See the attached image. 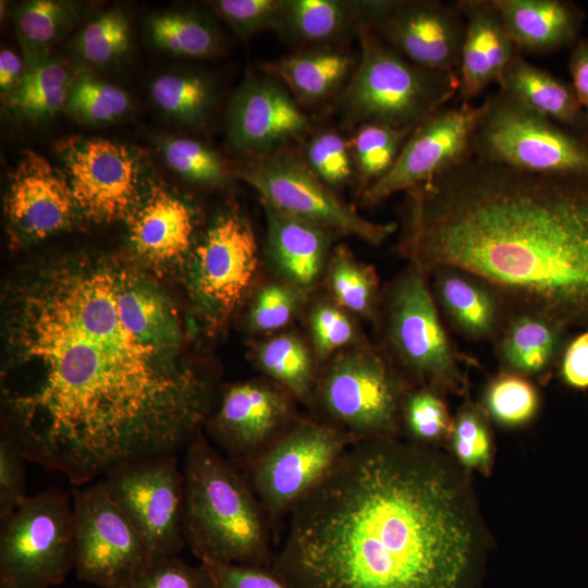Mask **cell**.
<instances>
[{"mask_svg": "<svg viewBox=\"0 0 588 588\" xmlns=\"http://www.w3.org/2000/svg\"><path fill=\"white\" fill-rule=\"evenodd\" d=\"M387 8L388 0H283L278 32L296 42L330 46L352 32L372 29Z\"/></svg>", "mask_w": 588, "mask_h": 588, "instance_id": "26", "label": "cell"}, {"mask_svg": "<svg viewBox=\"0 0 588 588\" xmlns=\"http://www.w3.org/2000/svg\"><path fill=\"white\" fill-rule=\"evenodd\" d=\"M238 176L257 191L262 203L332 234L355 236L378 246L396 231L395 223H378L360 216L311 171L304 158L284 148L254 158Z\"/></svg>", "mask_w": 588, "mask_h": 588, "instance_id": "11", "label": "cell"}, {"mask_svg": "<svg viewBox=\"0 0 588 588\" xmlns=\"http://www.w3.org/2000/svg\"><path fill=\"white\" fill-rule=\"evenodd\" d=\"M1 371L4 430L27 461L76 487L201 432L213 389L179 315L135 266L78 256L10 292Z\"/></svg>", "mask_w": 588, "mask_h": 588, "instance_id": "1", "label": "cell"}, {"mask_svg": "<svg viewBox=\"0 0 588 588\" xmlns=\"http://www.w3.org/2000/svg\"><path fill=\"white\" fill-rule=\"evenodd\" d=\"M155 103L172 118L198 124L206 120L213 101L210 83L195 74H164L150 86Z\"/></svg>", "mask_w": 588, "mask_h": 588, "instance_id": "37", "label": "cell"}, {"mask_svg": "<svg viewBox=\"0 0 588 588\" xmlns=\"http://www.w3.org/2000/svg\"><path fill=\"white\" fill-rule=\"evenodd\" d=\"M25 461L16 440L4 430L0 439V520L28 497L25 492Z\"/></svg>", "mask_w": 588, "mask_h": 588, "instance_id": "47", "label": "cell"}, {"mask_svg": "<svg viewBox=\"0 0 588 588\" xmlns=\"http://www.w3.org/2000/svg\"><path fill=\"white\" fill-rule=\"evenodd\" d=\"M152 42L160 49L187 58H207L220 49L215 27L191 13L170 12L154 16L148 23Z\"/></svg>", "mask_w": 588, "mask_h": 588, "instance_id": "35", "label": "cell"}, {"mask_svg": "<svg viewBox=\"0 0 588 588\" xmlns=\"http://www.w3.org/2000/svg\"><path fill=\"white\" fill-rule=\"evenodd\" d=\"M327 280L333 302L347 313L379 322L381 301L376 269L339 244L329 256Z\"/></svg>", "mask_w": 588, "mask_h": 588, "instance_id": "31", "label": "cell"}, {"mask_svg": "<svg viewBox=\"0 0 588 588\" xmlns=\"http://www.w3.org/2000/svg\"><path fill=\"white\" fill-rule=\"evenodd\" d=\"M567 331L566 326L544 314L513 307L492 343L500 371L547 383L558 368Z\"/></svg>", "mask_w": 588, "mask_h": 588, "instance_id": "23", "label": "cell"}, {"mask_svg": "<svg viewBox=\"0 0 588 588\" xmlns=\"http://www.w3.org/2000/svg\"><path fill=\"white\" fill-rule=\"evenodd\" d=\"M413 130L380 123L359 125L350 140L359 193L392 169Z\"/></svg>", "mask_w": 588, "mask_h": 588, "instance_id": "33", "label": "cell"}, {"mask_svg": "<svg viewBox=\"0 0 588 588\" xmlns=\"http://www.w3.org/2000/svg\"><path fill=\"white\" fill-rule=\"evenodd\" d=\"M406 194L399 249L408 261L469 270L512 307L588 328V175L473 157Z\"/></svg>", "mask_w": 588, "mask_h": 588, "instance_id": "3", "label": "cell"}, {"mask_svg": "<svg viewBox=\"0 0 588 588\" xmlns=\"http://www.w3.org/2000/svg\"><path fill=\"white\" fill-rule=\"evenodd\" d=\"M128 588H216L206 564L191 565L177 556L151 563Z\"/></svg>", "mask_w": 588, "mask_h": 588, "instance_id": "46", "label": "cell"}, {"mask_svg": "<svg viewBox=\"0 0 588 588\" xmlns=\"http://www.w3.org/2000/svg\"><path fill=\"white\" fill-rule=\"evenodd\" d=\"M483 106H445L419 123L403 145L392 169L360 193L364 207H376L396 193H408L469 160L473 136Z\"/></svg>", "mask_w": 588, "mask_h": 588, "instance_id": "14", "label": "cell"}, {"mask_svg": "<svg viewBox=\"0 0 588 588\" xmlns=\"http://www.w3.org/2000/svg\"><path fill=\"white\" fill-rule=\"evenodd\" d=\"M23 63L20 57L9 49L0 52V88L2 93H11L19 86L23 77Z\"/></svg>", "mask_w": 588, "mask_h": 588, "instance_id": "52", "label": "cell"}, {"mask_svg": "<svg viewBox=\"0 0 588 588\" xmlns=\"http://www.w3.org/2000/svg\"><path fill=\"white\" fill-rule=\"evenodd\" d=\"M491 419L482 405L465 395L454 419L449 444L455 461L465 470L490 475L494 458Z\"/></svg>", "mask_w": 588, "mask_h": 588, "instance_id": "34", "label": "cell"}, {"mask_svg": "<svg viewBox=\"0 0 588 588\" xmlns=\"http://www.w3.org/2000/svg\"><path fill=\"white\" fill-rule=\"evenodd\" d=\"M379 322L381 347L412 385L444 394L466 395L467 376L462 355L451 339L434 302L430 274L408 261L382 294Z\"/></svg>", "mask_w": 588, "mask_h": 588, "instance_id": "5", "label": "cell"}, {"mask_svg": "<svg viewBox=\"0 0 588 588\" xmlns=\"http://www.w3.org/2000/svg\"><path fill=\"white\" fill-rule=\"evenodd\" d=\"M185 544L200 560L272 567L274 535L243 469L199 432L183 464Z\"/></svg>", "mask_w": 588, "mask_h": 588, "instance_id": "4", "label": "cell"}, {"mask_svg": "<svg viewBox=\"0 0 588 588\" xmlns=\"http://www.w3.org/2000/svg\"><path fill=\"white\" fill-rule=\"evenodd\" d=\"M71 4L56 0H32L24 2L16 11L20 30L29 41L48 44L57 38L73 21Z\"/></svg>", "mask_w": 588, "mask_h": 588, "instance_id": "44", "label": "cell"}, {"mask_svg": "<svg viewBox=\"0 0 588 588\" xmlns=\"http://www.w3.org/2000/svg\"><path fill=\"white\" fill-rule=\"evenodd\" d=\"M527 107L588 138V120L572 84L516 52L499 86Z\"/></svg>", "mask_w": 588, "mask_h": 588, "instance_id": "28", "label": "cell"}, {"mask_svg": "<svg viewBox=\"0 0 588 588\" xmlns=\"http://www.w3.org/2000/svg\"><path fill=\"white\" fill-rule=\"evenodd\" d=\"M102 480L142 537L151 563L177 556L185 539L184 474L176 454L124 463L111 469Z\"/></svg>", "mask_w": 588, "mask_h": 588, "instance_id": "13", "label": "cell"}, {"mask_svg": "<svg viewBox=\"0 0 588 588\" xmlns=\"http://www.w3.org/2000/svg\"><path fill=\"white\" fill-rule=\"evenodd\" d=\"M69 88L66 86H29L19 84L10 94L9 103L17 112L28 118H48L56 114L66 105Z\"/></svg>", "mask_w": 588, "mask_h": 588, "instance_id": "48", "label": "cell"}, {"mask_svg": "<svg viewBox=\"0 0 588 588\" xmlns=\"http://www.w3.org/2000/svg\"><path fill=\"white\" fill-rule=\"evenodd\" d=\"M130 100L119 87L81 75L69 88L66 107L70 112L89 122H110L126 112Z\"/></svg>", "mask_w": 588, "mask_h": 588, "instance_id": "38", "label": "cell"}, {"mask_svg": "<svg viewBox=\"0 0 588 588\" xmlns=\"http://www.w3.org/2000/svg\"><path fill=\"white\" fill-rule=\"evenodd\" d=\"M357 60L345 50L316 46L262 65L267 75L285 85L304 105H316L348 82Z\"/></svg>", "mask_w": 588, "mask_h": 588, "instance_id": "29", "label": "cell"}, {"mask_svg": "<svg viewBox=\"0 0 588 588\" xmlns=\"http://www.w3.org/2000/svg\"><path fill=\"white\" fill-rule=\"evenodd\" d=\"M74 568L73 511L57 490L28 495L0 531V588H49Z\"/></svg>", "mask_w": 588, "mask_h": 588, "instance_id": "10", "label": "cell"}, {"mask_svg": "<svg viewBox=\"0 0 588 588\" xmlns=\"http://www.w3.org/2000/svg\"><path fill=\"white\" fill-rule=\"evenodd\" d=\"M473 136L474 158L516 171L588 175V138L504 90L490 95Z\"/></svg>", "mask_w": 588, "mask_h": 588, "instance_id": "8", "label": "cell"}, {"mask_svg": "<svg viewBox=\"0 0 588 588\" xmlns=\"http://www.w3.org/2000/svg\"><path fill=\"white\" fill-rule=\"evenodd\" d=\"M411 387L381 347L363 342L329 359L310 405L355 442L400 439L402 404Z\"/></svg>", "mask_w": 588, "mask_h": 588, "instance_id": "7", "label": "cell"}, {"mask_svg": "<svg viewBox=\"0 0 588 588\" xmlns=\"http://www.w3.org/2000/svg\"><path fill=\"white\" fill-rule=\"evenodd\" d=\"M60 155L78 210L100 222L131 213L139 172L127 148L103 138L72 137L60 145Z\"/></svg>", "mask_w": 588, "mask_h": 588, "instance_id": "16", "label": "cell"}, {"mask_svg": "<svg viewBox=\"0 0 588 588\" xmlns=\"http://www.w3.org/2000/svg\"><path fill=\"white\" fill-rule=\"evenodd\" d=\"M194 217L185 201L155 187L133 215L130 236L136 252L152 262L182 257L192 245Z\"/></svg>", "mask_w": 588, "mask_h": 588, "instance_id": "27", "label": "cell"}, {"mask_svg": "<svg viewBox=\"0 0 588 588\" xmlns=\"http://www.w3.org/2000/svg\"><path fill=\"white\" fill-rule=\"evenodd\" d=\"M259 265L249 223L228 212L209 228L194 257V290L211 321L228 317L244 297Z\"/></svg>", "mask_w": 588, "mask_h": 588, "instance_id": "17", "label": "cell"}, {"mask_svg": "<svg viewBox=\"0 0 588 588\" xmlns=\"http://www.w3.org/2000/svg\"><path fill=\"white\" fill-rule=\"evenodd\" d=\"M438 309L460 335L469 341L498 338L513 308L490 281L460 267L439 266L429 272Z\"/></svg>", "mask_w": 588, "mask_h": 588, "instance_id": "21", "label": "cell"}, {"mask_svg": "<svg viewBox=\"0 0 588 588\" xmlns=\"http://www.w3.org/2000/svg\"><path fill=\"white\" fill-rule=\"evenodd\" d=\"M355 443L320 418L298 417L281 436L241 468L279 539L290 512Z\"/></svg>", "mask_w": 588, "mask_h": 588, "instance_id": "9", "label": "cell"}, {"mask_svg": "<svg viewBox=\"0 0 588 588\" xmlns=\"http://www.w3.org/2000/svg\"><path fill=\"white\" fill-rule=\"evenodd\" d=\"M444 393L424 385L406 392L401 411V433L406 442L441 449L450 441L453 419Z\"/></svg>", "mask_w": 588, "mask_h": 588, "instance_id": "32", "label": "cell"}, {"mask_svg": "<svg viewBox=\"0 0 588 588\" xmlns=\"http://www.w3.org/2000/svg\"><path fill=\"white\" fill-rule=\"evenodd\" d=\"M72 511L77 577L100 588H128L151 560L102 478L75 489Z\"/></svg>", "mask_w": 588, "mask_h": 588, "instance_id": "12", "label": "cell"}, {"mask_svg": "<svg viewBox=\"0 0 588 588\" xmlns=\"http://www.w3.org/2000/svg\"><path fill=\"white\" fill-rule=\"evenodd\" d=\"M213 7L240 36L248 37L279 29L283 0H219Z\"/></svg>", "mask_w": 588, "mask_h": 588, "instance_id": "45", "label": "cell"}, {"mask_svg": "<svg viewBox=\"0 0 588 588\" xmlns=\"http://www.w3.org/2000/svg\"><path fill=\"white\" fill-rule=\"evenodd\" d=\"M572 86L588 120V39H578L569 56Z\"/></svg>", "mask_w": 588, "mask_h": 588, "instance_id": "51", "label": "cell"}, {"mask_svg": "<svg viewBox=\"0 0 588 588\" xmlns=\"http://www.w3.org/2000/svg\"><path fill=\"white\" fill-rule=\"evenodd\" d=\"M130 46V25L115 9L98 15L79 33L76 47L86 61L102 65L122 56Z\"/></svg>", "mask_w": 588, "mask_h": 588, "instance_id": "40", "label": "cell"}, {"mask_svg": "<svg viewBox=\"0 0 588 588\" xmlns=\"http://www.w3.org/2000/svg\"><path fill=\"white\" fill-rule=\"evenodd\" d=\"M304 295L305 292L285 281L265 285L252 304L250 328L261 333L284 328L299 309Z\"/></svg>", "mask_w": 588, "mask_h": 588, "instance_id": "43", "label": "cell"}, {"mask_svg": "<svg viewBox=\"0 0 588 588\" xmlns=\"http://www.w3.org/2000/svg\"><path fill=\"white\" fill-rule=\"evenodd\" d=\"M78 210L68 181L42 156L27 151L11 176L5 213L23 241L45 238L65 228Z\"/></svg>", "mask_w": 588, "mask_h": 588, "instance_id": "20", "label": "cell"}, {"mask_svg": "<svg viewBox=\"0 0 588 588\" xmlns=\"http://www.w3.org/2000/svg\"><path fill=\"white\" fill-rule=\"evenodd\" d=\"M556 369L567 388L588 391V328L568 338Z\"/></svg>", "mask_w": 588, "mask_h": 588, "instance_id": "50", "label": "cell"}, {"mask_svg": "<svg viewBox=\"0 0 588 588\" xmlns=\"http://www.w3.org/2000/svg\"><path fill=\"white\" fill-rule=\"evenodd\" d=\"M308 327L316 359L327 360L365 341L344 310L334 302L316 304L308 316Z\"/></svg>", "mask_w": 588, "mask_h": 588, "instance_id": "39", "label": "cell"}, {"mask_svg": "<svg viewBox=\"0 0 588 588\" xmlns=\"http://www.w3.org/2000/svg\"><path fill=\"white\" fill-rule=\"evenodd\" d=\"M304 159L332 189L347 183L353 173L350 140L335 131L327 130L313 136L306 146Z\"/></svg>", "mask_w": 588, "mask_h": 588, "instance_id": "41", "label": "cell"}, {"mask_svg": "<svg viewBox=\"0 0 588 588\" xmlns=\"http://www.w3.org/2000/svg\"><path fill=\"white\" fill-rule=\"evenodd\" d=\"M465 27L456 2L394 0L371 32L418 66L457 74Z\"/></svg>", "mask_w": 588, "mask_h": 588, "instance_id": "18", "label": "cell"}, {"mask_svg": "<svg viewBox=\"0 0 588 588\" xmlns=\"http://www.w3.org/2000/svg\"><path fill=\"white\" fill-rule=\"evenodd\" d=\"M357 37L359 58L340 96L352 122L415 128L457 94V74L416 65L367 28Z\"/></svg>", "mask_w": 588, "mask_h": 588, "instance_id": "6", "label": "cell"}, {"mask_svg": "<svg viewBox=\"0 0 588 588\" xmlns=\"http://www.w3.org/2000/svg\"><path fill=\"white\" fill-rule=\"evenodd\" d=\"M201 563L209 568L216 588H291L271 567Z\"/></svg>", "mask_w": 588, "mask_h": 588, "instance_id": "49", "label": "cell"}, {"mask_svg": "<svg viewBox=\"0 0 588 588\" xmlns=\"http://www.w3.org/2000/svg\"><path fill=\"white\" fill-rule=\"evenodd\" d=\"M518 52L550 53L577 41L584 12L563 0H492Z\"/></svg>", "mask_w": 588, "mask_h": 588, "instance_id": "25", "label": "cell"}, {"mask_svg": "<svg viewBox=\"0 0 588 588\" xmlns=\"http://www.w3.org/2000/svg\"><path fill=\"white\" fill-rule=\"evenodd\" d=\"M540 402L538 388L532 380L500 371L487 383L481 405L495 424L517 428L529 424L537 416Z\"/></svg>", "mask_w": 588, "mask_h": 588, "instance_id": "36", "label": "cell"}, {"mask_svg": "<svg viewBox=\"0 0 588 588\" xmlns=\"http://www.w3.org/2000/svg\"><path fill=\"white\" fill-rule=\"evenodd\" d=\"M316 357L295 333L271 336L256 348L255 360L267 379L275 382L297 402L310 405L318 372Z\"/></svg>", "mask_w": 588, "mask_h": 588, "instance_id": "30", "label": "cell"}, {"mask_svg": "<svg viewBox=\"0 0 588 588\" xmlns=\"http://www.w3.org/2000/svg\"><path fill=\"white\" fill-rule=\"evenodd\" d=\"M489 543L454 457L367 439L290 512L271 568L291 588H476Z\"/></svg>", "mask_w": 588, "mask_h": 588, "instance_id": "2", "label": "cell"}, {"mask_svg": "<svg viewBox=\"0 0 588 588\" xmlns=\"http://www.w3.org/2000/svg\"><path fill=\"white\" fill-rule=\"evenodd\" d=\"M163 155L175 172L192 182L217 185L226 180V168L221 158L197 140L169 139L164 144Z\"/></svg>", "mask_w": 588, "mask_h": 588, "instance_id": "42", "label": "cell"}, {"mask_svg": "<svg viewBox=\"0 0 588 588\" xmlns=\"http://www.w3.org/2000/svg\"><path fill=\"white\" fill-rule=\"evenodd\" d=\"M267 249L284 281L303 292L321 278L330 256L332 233L262 203Z\"/></svg>", "mask_w": 588, "mask_h": 588, "instance_id": "24", "label": "cell"}, {"mask_svg": "<svg viewBox=\"0 0 588 588\" xmlns=\"http://www.w3.org/2000/svg\"><path fill=\"white\" fill-rule=\"evenodd\" d=\"M296 402L267 378L233 383L205 426L225 456L242 467L299 417Z\"/></svg>", "mask_w": 588, "mask_h": 588, "instance_id": "15", "label": "cell"}, {"mask_svg": "<svg viewBox=\"0 0 588 588\" xmlns=\"http://www.w3.org/2000/svg\"><path fill=\"white\" fill-rule=\"evenodd\" d=\"M466 27L457 69V95L471 102L489 85H501L515 49L492 0L456 1Z\"/></svg>", "mask_w": 588, "mask_h": 588, "instance_id": "22", "label": "cell"}, {"mask_svg": "<svg viewBox=\"0 0 588 588\" xmlns=\"http://www.w3.org/2000/svg\"><path fill=\"white\" fill-rule=\"evenodd\" d=\"M308 117L283 84L266 76L247 77L233 94L226 115L230 145L241 154L261 157L306 133Z\"/></svg>", "mask_w": 588, "mask_h": 588, "instance_id": "19", "label": "cell"}]
</instances>
